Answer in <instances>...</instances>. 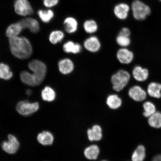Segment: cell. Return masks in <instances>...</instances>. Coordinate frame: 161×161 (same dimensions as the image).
I'll return each mask as SVG.
<instances>
[{
	"instance_id": "1",
	"label": "cell",
	"mask_w": 161,
	"mask_h": 161,
	"mask_svg": "<svg viewBox=\"0 0 161 161\" xmlns=\"http://www.w3.org/2000/svg\"><path fill=\"white\" fill-rule=\"evenodd\" d=\"M28 66L33 73L25 71L21 72L20 75L21 81L30 86L40 85L45 79L47 72L45 64L40 60H33L29 62Z\"/></svg>"
},
{
	"instance_id": "2",
	"label": "cell",
	"mask_w": 161,
	"mask_h": 161,
	"mask_svg": "<svg viewBox=\"0 0 161 161\" xmlns=\"http://www.w3.org/2000/svg\"><path fill=\"white\" fill-rule=\"evenodd\" d=\"M10 50L13 55L19 59L29 58L33 53V48L29 39L17 36L9 39Z\"/></svg>"
},
{
	"instance_id": "3",
	"label": "cell",
	"mask_w": 161,
	"mask_h": 161,
	"mask_svg": "<svg viewBox=\"0 0 161 161\" xmlns=\"http://www.w3.org/2000/svg\"><path fill=\"white\" fill-rule=\"evenodd\" d=\"M130 78V74L126 70H119L111 78L113 89L116 92H120L128 85Z\"/></svg>"
},
{
	"instance_id": "4",
	"label": "cell",
	"mask_w": 161,
	"mask_h": 161,
	"mask_svg": "<svg viewBox=\"0 0 161 161\" xmlns=\"http://www.w3.org/2000/svg\"><path fill=\"white\" fill-rule=\"evenodd\" d=\"M133 16L138 21H143L151 13L150 8L140 0H134L131 4Z\"/></svg>"
},
{
	"instance_id": "5",
	"label": "cell",
	"mask_w": 161,
	"mask_h": 161,
	"mask_svg": "<svg viewBox=\"0 0 161 161\" xmlns=\"http://www.w3.org/2000/svg\"><path fill=\"white\" fill-rule=\"evenodd\" d=\"M39 108L38 102L30 103L28 101H21L18 103L16 110L21 115L28 116L37 112Z\"/></svg>"
},
{
	"instance_id": "6",
	"label": "cell",
	"mask_w": 161,
	"mask_h": 161,
	"mask_svg": "<svg viewBox=\"0 0 161 161\" xmlns=\"http://www.w3.org/2000/svg\"><path fill=\"white\" fill-rule=\"evenodd\" d=\"M16 13L20 16L26 17L33 13V10L28 0H16L14 4Z\"/></svg>"
},
{
	"instance_id": "7",
	"label": "cell",
	"mask_w": 161,
	"mask_h": 161,
	"mask_svg": "<svg viewBox=\"0 0 161 161\" xmlns=\"http://www.w3.org/2000/svg\"><path fill=\"white\" fill-rule=\"evenodd\" d=\"M8 140L2 143V149L6 153L14 154L17 152L19 147V143L17 138L13 135H9Z\"/></svg>"
},
{
	"instance_id": "8",
	"label": "cell",
	"mask_w": 161,
	"mask_h": 161,
	"mask_svg": "<svg viewBox=\"0 0 161 161\" xmlns=\"http://www.w3.org/2000/svg\"><path fill=\"white\" fill-rule=\"evenodd\" d=\"M84 46L88 51L95 53L99 51L101 47V44L97 37L95 36H92L85 40Z\"/></svg>"
},
{
	"instance_id": "9",
	"label": "cell",
	"mask_w": 161,
	"mask_h": 161,
	"mask_svg": "<svg viewBox=\"0 0 161 161\" xmlns=\"http://www.w3.org/2000/svg\"><path fill=\"white\" fill-rule=\"evenodd\" d=\"M128 95L132 100L136 102H142L146 99L147 93L140 86H135L130 88Z\"/></svg>"
},
{
	"instance_id": "10",
	"label": "cell",
	"mask_w": 161,
	"mask_h": 161,
	"mask_svg": "<svg viewBox=\"0 0 161 161\" xmlns=\"http://www.w3.org/2000/svg\"><path fill=\"white\" fill-rule=\"evenodd\" d=\"M117 58L120 63L128 64L134 59L133 52L126 48H122L118 50L116 55Z\"/></svg>"
},
{
	"instance_id": "11",
	"label": "cell",
	"mask_w": 161,
	"mask_h": 161,
	"mask_svg": "<svg viewBox=\"0 0 161 161\" xmlns=\"http://www.w3.org/2000/svg\"><path fill=\"white\" fill-rule=\"evenodd\" d=\"M23 29H27L32 33H37L40 30V25L37 19L34 18H26L19 21Z\"/></svg>"
},
{
	"instance_id": "12",
	"label": "cell",
	"mask_w": 161,
	"mask_h": 161,
	"mask_svg": "<svg viewBox=\"0 0 161 161\" xmlns=\"http://www.w3.org/2000/svg\"><path fill=\"white\" fill-rule=\"evenodd\" d=\"M130 10V6L127 4L121 3L114 7V13L119 19L125 20L128 18Z\"/></svg>"
},
{
	"instance_id": "13",
	"label": "cell",
	"mask_w": 161,
	"mask_h": 161,
	"mask_svg": "<svg viewBox=\"0 0 161 161\" xmlns=\"http://www.w3.org/2000/svg\"><path fill=\"white\" fill-rule=\"evenodd\" d=\"M59 71L64 75L71 73L74 69V65L71 60L65 58L60 60L58 64Z\"/></svg>"
},
{
	"instance_id": "14",
	"label": "cell",
	"mask_w": 161,
	"mask_h": 161,
	"mask_svg": "<svg viewBox=\"0 0 161 161\" xmlns=\"http://www.w3.org/2000/svg\"><path fill=\"white\" fill-rule=\"evenodd\" d=\"M132 75L137 81H145L148 77L149 73L147 69L139 66H136L132 70Z\"/></svg>"
},
{
	"instance_id": "15",
	"label": "cell",
	"mask_w": 161,
	"mask_h": 161,
	"mask_svg": "<svg viewBox=\"0 0 161 161\" xmlns=\"http://www.w3.org/2000/svg\"><path fill=\"white\" fill-rule=\"evenodd\" d=\"M87 134L88 140L90 141H100L103 136L102 128L100 126L96 125L91 129L88 130Z\"/></svg>"
},
{
	"instance_id": "16",
	"label": "cell",
	"mask_w": 161,
	"mask_h": 161,
	"mask_svg": "<svg viewBox=\"0 0 161 161\" xmlns=\"http://www.w3.org/2000/svg\"><path fill=\"white\" fill-rule=\"evenodd\" d=\"M23 29L19 22L11 24L8 27L6 31V35L9 39L19 36Z\"/></svg>"
},
{
	"instance_id": "17",
	"label": "cell",
	"mask_w": 161,
	"mask_h": 161,
	"mask_svg": "<svg viewBox=\"0 0 161 161\" xmlns=\"http://www.w3.org/2000/svg\"><path fill=\"white\" fill-rule=\"evenodd\" d=\"M65 31L67 33L73 34L77 31L78 29V22L75 18L68 17L66 18L64 22Z\"/></svg>"
},
{
	"instance_id": "18",
	"label": "cell",
	"mask_w": 161,
	"mask_h": 161,
	"mask_svg": "<svg viewBox=\"0 0 161 161\" xmlns=\"http://www.w3.org/2000/svg\"><path fill=\"white\" fill-rule=\"evenodd\" d=\"M37 140L42 145L47 146L51 145L53 143L54 138L51 132L44 131L38 135Z\"/></svg>"
},
{
	"instance_id": "19",
	"label": "cell",
	"mask_w": 161,
	"mask_h": 161,
	"mask_svg": "<svg viewBox=\"0 0 161 161\" xmlns=\"http://www.w3.org/2000/svg\"><path fill=\"white\" fill-rule=\"evenodd\" d=\"M122 100L115 94H111L106 99V104L111 109L115 110L119 108L122 104Z\"/></svg>"
},
{
	"instance_id": "20",
	"label": "cell",
	"mask_w": 161,
	"mask_h": 161,
	"mask_svg": "<svg viewBox=\"0 0 161 161\" xmlns=\"http://www.w3.org/2000/svg\"><path fill=\"white\" fill-rule=\"evenodd\" d=\"M100 153V149L96 145H92L86 147L84 151V155L90 160L97 159Z\"/></svg>"
},
{
	"instance_id": "21",
	"label": "cell",
	"mask_w": 161,
	"mask_h": 161,
	"mask_svg": "<svg viewBox=\"0 0 161 161\" xmlns=\"http://www.w3.org/2000/svg\"><path fill=\"white\" fill-rule=\"evenodd\" d=\"M63 49L65 53L76 54L80 53L81 51L82 47L79 44L69 41L64 44Z\"/></svg>"
},
{
	"instance_id": "22",
	"label": "cell",
	"mask_w": 161,
	"mask_h": 161,
	"mask_svg": "<svg viewBox=\"0 0 161 161\" xmlns=\"http://www.w3.org/2000/svg\"><path fill=\"white\" fill-rule=\"evenodd\" d=\"M161 84L155 82H151L147 88V93L152 97L159 98L161 97Z\"/></svg>"
},
{
	"instance_id": "23",
	"label": "cell",
	"mask_w": 161,
	"mask_h": 161,
	"mask_svg": "<svg viewBox=\"0 0 161 161\" xmlns=\"http://www.w3.org/2000/svg\"><path fill=\"white\" fill-rule=\"evenodd\" d=\"M146 155V149L143 146L140 145L133 153L132 161H143Z\"/></svg>"
},
{
	"instance_id": "24",
	"label": "cell",
	"mask_w": 161,
	"mask_h": 161,
	"mask_svg": "<svg viewBox=\"0 0 161 161\" xmlns=\"http://www.w3.org/2000/svg\"><path fill=\"white\" fill-rule=\"evenodd\" d=\"M41 95L42 99L49 102L53 101L56 97L55 91L49 86H46L42 91Z\"/></svg>"
},
{
	"instance_id": "25",
	"label": "cell",
	"mask_w": 161,
	"mask_h": 161,
	"mask_svg": "<svg viewBox=\"0 0 161 161\" xmlns=\"http://www.w3.org/2000/svg\"><path fill=\"white\" fill-rule=\"evenodd\" d=\"M148 123L152 127L161 128V113L156 112L148 118Z\"/></svg>"
},
{
	"instance_id": "26",
	"label": "cell",
	"mask_w": 161,
	"mask_h": 161,
	"mask_svg": "<svg viewBox=\"0 0 161 161\" xmlns=\"http://www.w3.org/2000/svg\"><path fill=\"white\" fill-rule=\"evenodd\" d=\"M83 28L86 33L93 34L97 31L98 25L96 22L94 20L88 19L84 22Z\"/></svg>"
},
{
	"instance_id": "27",
	"label": "cell",
	"mask_w": 161,
	"mask_h": 161,
	"mask_svg": "<svg viewBox=\"0 0 161 161\" xmlns=\"http://www.w3.org/2000/svg\"><path fill=\"white\" fill-rule=\"evenodd\" d=\"M38 14L40 19L44 23H49L54 17L53 12L51 9L40 10L38 12Z\"/></svg>"
},
{
	"instance_id": "28",
	"label": "cell",
	"mask_w": 161,
	"mask_h": 161,
	"mask_svg": "<svg viewBox=\"0 0 161 161\" xmlns=\"http://www.w3.org/2000/svg\"><path fill=\"white\" fill-rule=\"evenodd\" d=\"M65 36L63 31L59 30H55L50 33L49 40L50 43L55 45L61 42Z\"/></svg>"
},
{
	"instance_id": "29",
	"label": "cell",
	"mask_w": 161,
	"mask_h": 161,
	"mask_svg": "<svg viewBox=\"0 0 161 161\" xmlns=\"http://www.w3.org/2000/svg\"><path fill=\"white\" fill-rule=\"evenodd\" d=\"M13 74L9 66L6 64H0V78L4 80H9L13 77Z\"/></svg>"
},
{
	"instance_id": "30",
	"label": "cell",
	"mask_w": 161,
	"mask_h": 161,
	"mask_svg": "<svg viewBox=\"0 0 161 161\" xmlns=\"http://www.w3.org/2000/svg\"><path fill=\"white\" fill-rule=\"evenodd\" d=\"M143 107L144 110L143 114L145 117H150L156 112V106L152 102L147 101L145 102Z\"/></svg>"
},
{
	"instance_id": "31",
	"label": "cell",
	"mask_w": 161,
	"mask_h": 161,
	"mask_svg": "<svg viewBox=\"0 0 161 161\" xmlns=\"http://www.w3.org/2000/svg\"><path fill=\"white\" fill-rule=\"evenodd\" d=\"M116 41L119 45L123 48L128 47L131 43L129 37L119 35L116 37Z\"/></svg>"
},
{
	"instance_id": "32",
	"label": "cell",
	"mask_w": 161,
	"mask_h": 161,
	"mask_svg": "<svg viewBox=\"0 0 161 161\" xmlns=\"http://www.w3.org/2000/svg\"><path fill=\"white\" fill-rule=\"evenodd\" d=\"M59 0H43L44 5L47 8H52L56 6Z\"/></svg>"
},
{
	"instance_id": "33",
	"label": "cell",
	"mask_w": 161,
	"mask_h": 161,
	"mask_svg": "<svg viewBox=\"0 0 161 161\" xmlns=\"http://www.w3.org/2000/svg\"><path fill=\"white\" fill-rule=\"evenodd\" d=\"M130 31L128 28L124 27L120 30L119 35L130 37Z\"/></svg>"
},
{
	"instance_id": "34",
	"label": "cell",
	"mask_w": 161,
	"mask_h": 161,
	"mask_svg": "<svg viewBox=\"0 0 161 161\" xmlns=\"http://www.w3.org/2000/svg\"><path fill=\"white\" fill-rule=\"evenodd\" d=\"M152 161H161V155H158L153 158Z\"/></svg>"
},
{
	"instance_id": "35",
	"label": "cell",
	"mask_w": 161,
	"mask_h": 161,
	"mask_svg": "<svg viewBox=\"0 0 161 161\" xmlns=\"http://www.w3.org/2000/svg\"><path fill=\"white\" fill-rule=\"evenodd\" d=\"M32 93V92L30 90H27V92H26V93H27L28 95H31Z\"/></svg>"
},
{
	"instance_id": "36",
	"label": "cell",
	"mask_w": 161,
	"mask_h": 161,
	"mask_svg": "<svg viewBox=\"0 0 161 161\" xmlns=\"http://www.w3.org/2000/svg\"><path fill=\"white\" fill-rule=\"evenodd\" d=\"M107 161L103 160V161Z\"/></svg>"
},
{
	"instance_id": "37",
	"label": "cell",
	"mask_w": 161,
	"mask_h": 161,
	"mask_svg": "<svg viewBox=\"0 0 161 161\" xmlns=\"http://www.w3.org/2000/svg\"><path fill=\"white\" fill-rule=\"evenodd\" d=\"M159 1H160L161 2V0H159Z\"/></svg>"
}]
</instances>
